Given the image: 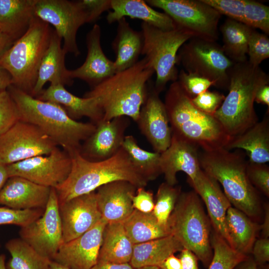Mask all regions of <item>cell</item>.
I'll return each mask as SVG.
<instances>
[{
	"label": "cell",
	"instance_id": "6f0895ef",
	"mask_svg": "<svg viewBox=\"0 0 269 269\" xmlns=\"http://www.w3.org/2000/svg\"><path fill=\"white\" fill-rule=\"evenodd\" d=\"M14 41L0 31V57L12 45Z\"/></svg>",
	"mask_w": 269,
	"mask_h": 269
},
{
	"label": "cell",
	"instance_id": "52a82bcc",
	"mask_svg": "<svg viewBox=\"0 0 269 269\" xmlns=\"http://www.w3.org/2000/svg\"><path fill=\"white\" fill-rule=\"evenodd\" d=\"M52 31L49 24L35 15L26 32L0 57V67L10 74L12 85L30 95Z\"/></svg>",
	"mask_w": 269,
	"mask_h": 269
},
{
	"label": "cell",
	"instance_id": "74e56055",
	"mask_svg": "<svg viewBox=\"0 0 269 269\" xmlns=\"http://www.w3.org/2000/svg\"><path fill=\"white\" fill-rule=\"evenodd\" d=\"M210 242L213 252L207 269H234L248 256L233 249L215 231L210 239Z\"/></svg>",
	"mask_w": 269,
	"mask_h": 269
},
{
	"label": "cell",
	"instance_id": "ffe728a7",
	"mask_svg": "<svg viewBox=\"0 0 269 269\" xmlns=\"http://www.w3.org/2000/svg\"><path fill=\"white\" fill-rule=\"evenodd\" d=\"M101 29L95 24L86 35L87 54L83 64L69 70L70 78L79 79L93 87L116 73L114 62L105 54L101 44Z\"/></svg>",
	"mask_w": 269,
	"mask_h": 269
},
{
	"label": "cell",
	"instance_id": "bcb514c9",
	"mask_svg": "<svg viewBox=\"0 0 269 269\" xmlns=\"http://www.w3.org/2000/svg\"><path fill=\"white\" fill-rule=\"evenodd\" d=\"M225 98V96L221 93L207 90L191 100L194 106L199 110L214 116Z\"/></svg>",
	"mask_w": 269,
	"mask_h": 269
},
{
	"label": "cell",
	"instance_id": "ab89813d",
	"mask_svg": "<svg viewBox=\"0 0 269 269\" xmlns=\"http://www.w3.org/2000/svg\"><path fill=\"white\" fill-rule=\"evenodd\" d=\"M243 23L269 34V7L259 1L246 0Z\"/></svg>",
	"mask_w": 269,
	"mask_h": 269
},
{
	"label": "cell",
	"instance_id": "c3c4849f",
	"mask_svg": "<svg viewBox=\"0 0 269 269\" xmlns=\"http://www.w3.org/2000/svg\"><path fill=\"white\" fill-rule=\"evenodd\" d=\"M132 203L134 209L143 213L152 212L154 207L153 193L144 187H138L133 197Z\"/></svg>",
	"mask_w": 269,
	"mask_h": 269
},
{
	"label": "cell",
	"instance_id": "7dc6e473",
	"mask_svg": "<svg viewBox=\"0 0 269 269\" xmlns=\"http://www.w3.org/2000/svg\"><path fill=\"white\" fill-rule=\"evenodd\" d=\"M247 173L252 184L266 196H269V167L266 164L248 160Z\"/></svg>",
	"mask_w": 269,
	"mask_h": 269
},
{
	"label": "cell",
	"instance_id": "f35d334b",
	"mask_svg": "<svg viewBox=\"0 0 269 269\" xmlns=\"http://www.w3.org/2000/svg\"><path fill=\"white\" fill-rule=\"evenodd\" d=\"M180 193L179 187L170 185L166 182L159 185L152 212L160 224L168 226V219Z\"/></svg>",
	"mask_w": 269,
	"mask_h": 269
},
{
	"label": "cell",
	"instance_id": "8d00e7d4",
	"mask_svg": "<svg viewBox=\"0 0 269 269\" xmlns=\"http://www.w3.org/2000/svg\"><path fill=\"white\" fill-rule=\"evenodd\" d=\"M5 247L11 255L6 269H49L51 260L42 257L20 238L8 240Z\"/></svg>",
	"mask_w": 269,
	"mask_h": 269
},
{
	"label": "cell",
	"instance_id": "60d3db41",
	"mask_svg": "<svg viewBox=\"0 0 269 269\" xmlns=\"http://www.w3.org/2000/svg\"><path fill=\"white\" fill-rule=\"evenodd\" d=\"M44 210L42 209L20 210L0 207V225H14L20 228L25 226L41 216Z\"/></svg>",
	"mask_w": 269,
	"mask_h": 269
},
{
	"label": "cell",
	"instance_id": "9a60e30c",
	"mask_svg": "<svg viewBox=\"0 0 269 269\" xmlns=\"http://www.w3.org/2000/svg\"><path fill=\"white\" fill-rule=\"evenodd\" d=\"M20 238L39 254L51 261L63 243L56 191L51 188L45 209L38 219L21 227Z\"/></svg>",
	"mask_w": 269,
	"mask_h": 269
},
{
	"label": "cell",
	"instance_id": "be15d7a7",
	"mask_svg": "<svg viewBox=\"0 0 269 269\" xmlns=\"http://www.w3.org/2000/svg\"><path fill=\"white\" fill-rule=\"evenodd\" d=\"M5 256L4 254L0 255V269H6Z\"/></svg>",
	"mask_w": 269,
	"mask_h": 269
},
{
	"label": "cell",
	"instance_id": "d590c367",
	"mask_svg": "<svg viewBox=\"0 0 269 269\" xmlns=\"http://www.w3.org/2000/svg\"><path fill=\"white\" fill-rule=\"evenodd\" d=\"M134 167L148 182L162 174L160 153L141 148L133 135H126L122 144Z\"/></svg>",
	"mask_w": 269,
	"mask_h": 269
},
{
	"label": "cell",
	"instance_id": "5bb4252c",
	"mask_svg": "<svg viewBox=\"0 0 269 269\" xmlns=\"http://www.w3.org/2000/svg\"><path fill=\"white\" fill-rule=\"evenodd\" d=\"M72 158L56 147L46 155H39L6 165L8 177L20 176L38 184L56 188L69 175Z\"/></svg>",
	"mask_w": 269,
	"mask_h": 269
},
{
	"label": "cell",
	"instance_id": "f907efd6",
	"mask_svg": "<svg viewBox=\"0 0 269 269\" xmlns=\"http://www.w3.org/2000/svg\"><path fill=\"white\" fill-rule=\"evenodd\" d=\"M252 248L253 259L257 266L269 261V239L263 238L255 242Z\"/></svg>",
	"mask_w": 269,
	"mask_h": 269
},
{
	"label": "cell",
	"instance_id": "11a10c76",
	"mask_svg": "<svg viewBox=\"0 0 269 269\" xmlns=\"http://www.w3.org/2000/svg\"><path fill=\"white\" fill-rule=\"evenodd\" d=\"M255 101L269 107V85H265L261 87L257 92Z\"/></svg>",
	"mask_w": 269,
	"mask_h": 269
},
{
	"label": "cell",
	"instance_id": "ba28073f",
	"mask_svg": "<svg viewBox=\"0 0 269 269\" xmlns=\"http://www.w3.org/2000/svg\"><path fill=\"white\" fill-rule=\"evenodd\" d=\"M170 233L205 267L213 256L210 223L195 191L181 193L168 219Z\"/></svg>",
	"mask_w": 269,
	"mask_h": 269
},
{
	"label": "cell",
	"instance_id": "816d5d0a",
	"mask_svg": "<svg viewBox=\"0 0 269 269\" xmlns=\"http://www.w3.org/2000/svg\"><path fill=\"white\" fill-rule=\"evenodd\" d=\"M180 259L182 269H199L198 266V258L191 251L183 248L181 251Z\"/></svg>",
	"mask_w": 269,
	"mask_h": 269
},
{
	"label": "cell",
	"instance_id": "ee69618b",
	"mask_svg": "<svg viewBox=\"0 0 269 269\" xmlns=\"http://www.w3.org/2000/svg\"><path fill=\"white\" fill-rule=\"evenodd\" d=\"M177 81L191 98L207 90L213 86L212 82L203 77L189 73L183 69L179 72Z\"/></svg>",
	"mask_w": 269,
	"mask_h": 269
},
{
	"label": "cell",
	"instance_id": "e0dca14e",
	"mask_svg": "<svg viewBox=\"0 0 269 269\" xmlns=\"http://www.w3.org/2000/svg\"><path fill=\"white\" fill-rule=\"evenodd\" d=\"M59 213L63 243L81 236L102 219L95 191L59 204Z\"/></svg>",
	"mask_w": 269,
	"mask_h": 269
},
{
	"label": "cell",
	"instance_id": "d4e9b609",
	"mask_svg": "<svg viewBox=\"0 0 269 269\" xmlns=\"http://www.w3.org/2000/svg\"><path fill=\"white\" fill-rule=\"evenodd\" d=\"M62 38L53 30L48 46L40 63L37 79L31 96L36 97L47 82L50 85H71L73 80L69 76L65 64L67 54L61 46Z\"/></svg>",
	"mask_w": 269,
	"mask_h": 269
},
{
	"label": "cell",
	"instance_id": "003e7915",
	"mask_svg": "<svg viewBox=\"0 0 269 269\" xmlns=\"http://www.w3.org/2000/svg\"></svg>",
	"mask_w": 269,
	"mask_h": 269
},
{
	"label": "cell",
	"instance_id": "cb8c5ba5",
	"mask_svg": "<svg viewBox=\"0 0 269 269\" xmlns=\"http://www.w3.org/2000/svg\"><path fill=\"white\" fill-rule=\"evenodd\" d=\"M51 188L22 177H9L0 190V205L14 210H45Z\"/></svg>",
	"mask_w": 269,
	"mask_h": 269
},
{
	"label": "cell",
	"instance_id": "f6af8a7d",
	"mask_svg": "<svg viewBox=\"0 0 269 269\" xmlns=\"http://www.w3.org/2000/svg\"><path fill=\"white\" fill-rule=\"evenodd\" d=\"M221 15L243 23L246 0H203Z\"/></svg>",
	"mask_w": 269,
	"mask_h": 269
},
{
	"label": "cell",
	"instance_id": "f546056e",
	"mask_svg": "<svg viewBox=\"0 0 269 269\" xmlns=\"http://www.w3.org/2000/svg\"><path fill=\"white\" fill-rule=\"evenodd\" d=\"M37 0H0V31L14 41L28 29Z\"/></svg>",
	"mask_w": 269,
	"mask_h": 269
},
{
	"label": "cell",
	"instance_id": "1f68e13d",
	"mask_svg": "<svg viewBox=\"0 0 269 269\" xmlns=\"http://www.w3.org/2000/svg\"><path fill=\"white\" fill-rule=\"evenodd\" d=\"M182 245L172 235L134 245L130 264L134 269L158 267L166 258L181 251Z\"/></svg>",
	"mask_w": 269,
	"mask_h": 269
},
{
	"label": "cell",
	"instance_id": "6125c7cd",
	"mask_svg": "<svg viewBox=\"0 0 269 269\" xmlns=\"http://www.w3.org/2000/svg\"><path fill=\"white\" fill-rule=\"evenodd\" d=\"M49 269H71L66 266L61 265L54 261H51Z\"/></svg>",
	"mask_w": 269,
	"mask_h": 269
},
{
	"label": "cell",
	"instance_id": "9f6ffc18",
	"mask_svg": "<svg viewBox=\"0 0 269 269\" xmlns=\"http://www.w3.org/2000/svg\"><path fill=\"white\" fill-rule=\"evenodd\" d=\"M12 85L10 74L0 67V92L7 89Z\"/></svg>",
	"mask_w": 269,
	"mask_h": 269
},
{
	"label": "cell",
	"instance_id": "30bf717a",
	"mask_svg": "<svg viewBox=\"0 0 269 269\" xmlns=\"http://www.w3.org/2000/svg\"><path fill=\"white\" fill-rule=\"evenodd\" d=\"M234 64L216 41L193 37L179 49L176 65H181L186 72L205 78L213 86L228 90L229 71Z\"/></svg>",
	"mask_w": 269,
	"mask_h": 269
},
{
	"label": "cell",
	"instance_id": "277c9868",
	"mask_svg": "<svg viewBox=\"0 0 269 269\" xmlns=\"http://www.w3.org/2000/svg\"><path fill=\"white\" fill-rule=\"evenodd\" d=\"M71 156V172L65 181L55 188L59 204L95 191L113 181H128L136 188L144 187L147 184L148 181L134 167L123 147L112 157L100 161H89L79 152Z\"/></svg>",
	"mask_w": 269,
	"mask_h": 269
},
{
	"label": "cell",
	"instance_id": "9c48e42d",
	"mask_svg": "<svg viewBox=\"0 0 269 269\" xmlns=\"http://www.w3.org/2000/svg\"><path fill=\"white\" fill-rule=\"evenodd\" d=\"M140 27L143 39L141 55L156 74L153 86L160 94L169 82L177 81L179 72L176 67L177 53L186 41L194 37L177 26L171 30H163L142 22Z\"/></svg>",
	"mask_w": 269,
	"mask_h": 269
},
{
	"label": "cell",
	"instance_id": "5b68a950",
	"mask_svg": "<svg viewBox=\"0 0 269 269\" xmlns=\"http://www.w3.org/2000/svg\"><path fill=\"white\" fill-rule=\"evenodd\" d=\"M229 77L228 94L214 117L233 137L259 122L254 108L255 97L261 87L269 84V77L248 60L234 63Z\"/></svg>",
	"mask_w": 269,
	"mask_h": 269
},
{
	"label": "cell",
	"instance_id": "680465c9",
	"mask_svg": "<svg viewBox=\"0 0 269 269\" xmlns=\"http://www.w3.org/2000/svg\"><path fill=\"white\" fill-rule=\"evenodd\" d=\"M234 269H258L257 265L253 258L248 256L238 264Z\"/></svg>",
	"mask_w": 269,
	"mask_h": 269
},
{
	"label": "cell",
	"instance_id": "484cf974",
	"mask_svg": "<svg viewBox=\"0 0 269 269\" xmlns=\"http://www.w3.org/2000/svg\"><path fill=\"white\" fill-rule=\"evenodd\" d=\"M36 98L59 104L76 121L86 117L97 124L103 120L104 113L95 98L77 97L61 84L50 85Z\"/></svg>",
	"mask_w": 269,
	"mask_h": 269
},
{
	"label": "cell",
	"instance_id": "836d02e7",
	"mask_svg": "<svg viewBox=\"0 0 269 269\" xmlns=\"http://www.w3.org/2000/svg\"><path fill=\"white\" fill-rule=\"evenodd\" d=\"M254 28L237 20L227 18L220 27L222 36V48L234 63L248 60V42Z\"/></svg>",
	"mask_w": 269,
	"mask_h": 269
},
{
	"label": "cell",
	"instance_id": "94428289",
	"mask_svg": "<svg viewBox=\"0 0 269 269\" xmlns=\"http://www.w3.org/2000/svg\"><path fill=\"white\" fill-rule=\"evenodd\" d=\"M8 178L6 165L0 163V190Z\"/></svg>",
	"mask_w": 269,
	"mask_h": 269
},
{
	"label": "cell",
	"instance_id": "603a6c76",
	"mask_svg": "<svg viewBox=\"0 0 269 269\" xmlns=\"http://www.w3.org/2000/svg\"><path fill=\"white\" fill-rule=\"evenodd\" d=\"M137 188L126 181H113L99 187L96 193L102 218L107 223H123L134 210L132 199Z\"/></svg>",
	"mask_w": 269,
	"mask_h": 269
},
{
	"label": "cell",
	"instance_id": "44dd1931",
	"mask_svg": "<svg viewBox=\"0 0 269 269\" xmlns=\"http://www.w3.org/2000/svg\"><path fill=\"white\" fill-rule=\"evenodd\" d=\"M198 149L197 146L172 134L169 147L160 153L161 169L166 183L175 185L179 171L185 172L189 179L195 177L201 169Z\"/></svg>",
	"mask_w": 269,
	"mask_h": 269
},
{
	"label": "cell",
	"instance_id": "7402d4cb",
	"mask_svg": "<svg viewBox=\"0 0 269 269\" xmlns=\"http://www.w3.org/2000/svg\"><path fill=\"white\" fill-rule=\"evenodd\" d=\"M189 182L204 202L215 231L232 247L226 224L227 211L231 204L219 183L202 169Z\"/></svg>",
	"mask_w": 269,
	"mask_h": 269
},
{
	"label": "cell",
	"instance_id": "7a4b0ae2",
	"mask_svg": "<svg viewBox=\"0 0 269 269\" xmlns=\"http://www.w3.org/2000/svg\"><path fill=\"white\" fill-rule=\"evenodd\" d=\"M154 73L144 57L132 67L117 72L85 93L98 102L103 120L122 116L136 122L147 95L150 80Z\"/></svg>",
	"mask_w": 269,
	"mask_h": 269
},
{
	"label": "cell",
	"instance_id": "2e32d148",
	"mask_svg": "<svg viewBox=\"0 0 269 269\" xmlns=\"http://www.w3.org/2000/svg\"><path fill=\"white\" fill-rule=\"evenodd\" d=\"M149 82L146 98L136 123L155 152L161 153L169 146L172 132L164 102Z\"/></svg>",
	"mask_w": 269,
	"mask_h": 269
},
{
	"label": "cell",
	"instance_id": "681fc988",
	"mask_svg": "<svg viewBox=\"0 0 269 269\" xmlns=\"http://www.w3.org/2000/svg\"><path fill=\"white\" fill-rule=\"evenodd\" d=\"M89 14V22L96 21L105 11L111 9V0H82Z\"/></svg>",
	"mask_w": 269,
	"mask_h": 269
},
{
	"label": "cell",
	"instance_id": "db71d44e",
	"mask_svg": "<svg viewBox=\"0 0 269 269\" xmlns=\"http://www.w3.org/2000/svg\"><path fill=\"white\" fill-rule=\"evenodd\" d=\"M91 269H134L130 263L113 264L97 262Z\"/></svg>",
	"mask_w": 269,
	"mask_h": 269
},
{
	"label": "cell",
	"instance_id": "91938a15",
	"mask_svg": "<svg viewBox=\"0 0 269 269\" xmlns=\"http://www.w3.org/2000/svg\"><path fill=\"white\" fill-rule=\"evenodd\" d=\"M261 228L263 238H268L269 236V210L268 206L266 207L265 219Z\"/></svg>",
	"mask_w": 269,
	"mask_h": 269
},
{
	"label": "cell",
	"instance_id": "8fae6325",
	"mask_svg": "<svg viewBox=\"0 0 269 269\" xmlns=\"http://www.w3.org/2000/svg\"><path fill=\"white\" fill-rule=\"evenodd\" d=\"M150 6L163 10L176 26L194 37L216 41L221 14L203 0H147Z\"/></svg>",
	"mask_w": 269,
	"mask_h": 269
},
{
	"label": "cell",
	"instance_id": "f1b7e54d",
	"mask_svg": "<svg viewBox=\"0 0 269 269\" xmlns=\"http://www.w3.org/2000/svg\"><path fill=\"white\" fill-rule=\"evenodd\" d=\"M116 35L112 43L116 54V73L125 70L137 62L143 47L141 32L134 29L123 17L118 21Z\"/></svg>",
	"mask_w": 269,
	"mask_h": 269
},
{
	"label": "cell",
	"instance_id": "f5cc1de1",
	"mask_svg": "<svg viewBox=\"0 0 269 269\" xmlns=\"http://www.w3.org/2000/svg\"><path fill=\"white\" fill-rule=\"evenodd\" d=\"M158 267L159 269H182L180 259L174 254L166 258Z\"/></svg>",
	"mask_w": 269,
	"mask_h": 269
},
{
	"label": "cell",
	"instance_id": "7bdbcfd3",
	"mask_svg": "<svg viewBox=\"0 0 269 269\" xmlns=\"http://www.w3.org/2000/svg\"><path fill=\"white\" fill-rule=\"evenodd\" d=\"M20 120L17 106L7 90L0 92V136Z\"/></svg>",
	"mask_w": 269,
	"mask_h": 269
},
{
	"label": "cell",
	"instance_id": "4dcf8cb0",
	"mask_svg": "<svg viewBox=\"0 0 269 269\" xmlns=\"http://www.w3.org/2000/svg\"><path fill=\"white\" fill-rule=\"evenodd\" d=\"M134 245L126 233L123 223H107L103 231L97 262L130 263Z\"/></svg>",
	"mask_w": 269,
	"mask_h": 269
},
{
	"label": "cell",
	"instance_id": "e7e4bbea",
	"mask_svg": "<svg viewBox=\"0 0 269 269\" xmlns=\"http://www.w3.org/2000/svg\"><path fill=\"white\" fill-rule=\"evenodd\" d=\"M135 269H159V268L157 266H152L142 267L138 268Z\"/></svg>",
	"mask_w": 269,
	"mask_h": 269
},
{
	"label": "cell",
	"instance_id": "4316f807",
	"mask_svg": "<svg viewBox=\"0 0 269 269\" xmlns=\"http://www.w3.org/2000/svg\"><path fill=\"white\" fill-rule=\"evenodd\" d=\"M227 150H244L249 161L265 164L269 161V112L264 119L242 134L233 137L225 147Z\"/></svg>",
	"mask_w": 269,
	"mask_h": 269
},
{
	"label": "cell",
	"instance_id": "4fadbf2b",
	"mask_svg": "<svg viewBox=\"0 0 269 269\" xmlns=\"http://www.w3.org/2000/svg\"><path fill=\"white\" fill-rule=\"evenodd\" d=\"M57 146L38 127L20 120L0 136V163L7 165L46 155Z\"/></svg>",
	"mask_w": 269,
	"mask_h": 269
},
{
	"label": "cell",
	"instance_id": "3957f363",
	"mask_svg": "<svg viewBox=\"0 0 269 269\" xmlns=\"http://www.w3.org/2000/svg\"><path fill=\"white\" fill-rule=\"evenodd\" d=\"M164 103L172 134L203 151L225 148L231 140L232 137L214 116L194 106L177 81L169 86Z\"/></svg>",
	"mask_w": 269,
	"mask_h": 269
},
{
	"label": "cell",
	"instance_id": "8992f818",
	"mask_svg": "<svg viewBox=\"0 0 269 269\" xmlns=\"http://www.w3.org/2000/svg\"><path fill=\"white\" fill-rule=\"evenodd\" d=\"M245 154L241 149L231 151L224 147L202 150L199 152V161L201 168L222 185L231 204L253 217L259 212L260 198L247 175Z\"/></svg>",
	"mask_w": 269,
	"mask_h": 269
},
{
	"label": "cell",
	"instance_id": "83f0119b",
	"mask_svg": "<svg viewBox=\"0 0 269 269\" xmlns=\"http://www.w3.org/2000/svg\"><path fill=\"white\" fill-rule=\"evenodd\" d=\"M106 16L112 24L126 16L139 19L143 22L163 30L176 27L172 19L165 13L155 10L142 0H111V9Z\"/></svg>",
	"mask_w": 269,
	"mask_h": 269
},
{
	"label": "cell",
	"instance_id": "7c38bea8",
	"mask_svg": "<svg viewBox=\"0 0 269 269\" xmlns=\"http://www.w3.org/2000/svg\"><path fill=\"white\" fill-rule=\"evenodd\" d=\"M35 15L52 25L63 39V49L67 54H80L76 40L79 28L89 22V14L82 0H37Z\"/></svg>",
	"mask_w": 269,
	"mask_h": 269
},
{
	"label": "cell",
	"instance_id": "6da1fadb",
	"mask_svg": "<svg viewBox=\"0 0 269 269\" xmlns=\"http://www.w3.org/2000/svg\"><path fill=\"white\" fill-rule=\"evenodd\" d=\"M18 108L20 120L38 127L71 156L79 152L81 142L95 131L96 125L71 118L55 103L40 100L10 85L7 89Z\"/></svg>",
	"mask_w": 269,
	"mask_h": 269
},
{
	"label": "cell",
	"instance_id": "ac0fdd59",
	"mask_svg": "<svg viewBox=\"0 0 269 269\" xmlns=\"http://www.w3.org/2000/svg\"><path fill=\"white\" fill-rule=\"evenodd\" d=\"M107 224L102 218L81 236L63 243L52 261L71 269H91L97 263Z\"/></svg>",
	"mask_w": 269,
	"mask_h": 269
},
{
	"label": "cell",
	"instance_id": "b9f144b4",
	"mask_svg": "<svg viewBox=\"0 0 269 269\" xmlns=\"http://www.w3.org/2000/svg\"><path fill=\"white\" fill-rule=\"evenodd\" d=\"M249 62L254 66H259L269 57V38L266 34L254 29L250 35L248 54Z\"/></svg>",
	"mask_w": 269,
	"mask_h": 269
},
{
	"label": "cell",
	"instance_id": "d6986e66",
	"mask_svg": "<svg viewBox=\"0 0 269 269\" xmlns=\"http://www.w3.org/2000/svg\"><path fill=\"white\" fill-rule=\"evenodd\" d=\"M125 116L110 121L102 120L96 125L94 133L81 144L80 154L90 161H100L114 156L122 147L125 132L130 125Z\"/></svg>",
	"mask_w": 269,
	"mask_h": 269
},
{
	"label": "cell",
	"instance_id": "d6a6232c",
	"mask_svg": "<svg viewBox=\"0 0 269 269\" xmlns=\"http://www.w3.org/2000/svg\"><path fill=\"white\" fill-rule=\"evenodd\" d=\"M226 224L232 248L248 256L255 242L258 226L245 213L230 207L226 213Z\"/></svg>",
	"mask_w": 269,
	"mask_h": 269
},
{
	"label": "cell",
	"instance_id": "03108f58",
	"mask_svg": "<svg viewBox=\"0 0 269 269\" xmlns=\"http://www.w3.org/2000/svg\"><path fill=\"white\" fill-rule=\"evenodd\" d=\"M258 269H269V265L267 264H265L257 266Z\"/></svg>",
	"mask_w": 269,
	"mask_h": 269
},
{
	"label": "cell",
	"instance_id": "e575fe53",
	"mask_svg": "<svg viewBox=\"0 0 269 269\" xmlns=\"http://www.w3.org/2000/svg\"><path fill=\"white\" fill-rule=\"evenodd\" d=\"M123 224L128 236L134 244L171 235L168 226L160 224L152 212L146 213L134 209Z\"/></svg>",
	"mask_w": 269,
	"mask_h": 269
}]
</instances>
